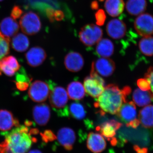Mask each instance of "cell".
<instances>
[{
  "mask_svg": "<svg viewBox=\"0 0 153 153\" xmlns=\"http://www.w3.org/2000/svg\"><path fill=\"white\" fill-rule=\"evenodd\" d=\"M131 92L128 86L120 89L118 85L110 84L105 87L104 90L94 103V107L100 109L102 115L105 113L117 114L123 103L127 101V97Z\"/></svg>",
  "mask_w": 153,
  "mask_h": 153,
  "instance_id": "1",
  "label": "cell"
},
{
  "mask_svg": "<svg viewBox=\"0 0 153 153\" xmlns=\"http://www.w3.org/2000/svg\"><path fill=\"white\" fill-rule=\"evenodd\" d=\"M38 132L37 129L29 131L25 126L16 127L6 135L4 140L0 143V153L27 152L36 140L32 134Z\"/></svg>",
  "mask_w": 153,
  "mask_h": 153,
  "instance_id": "2",
  "label": "cell"
},
{
  "mask_svg": "<svg viewBox=\"0 0 153 153\" xmlns=\"http://www.w3.org/2000/svg\"><path fill=\"white\" fill-rule=\"evenodd\" d=\"M49 102L57 114L63 116H68L67 106L68 96L66 89L60 86L52 87L49 95Z\"/></svg>",
  "mask_w": 153,
  "mask_h": 153,
  "instance_id": "3",
  "label": "cell"
},
{
  "mask_svg": "<svg viewBox=\"0 0 153 153\" xmlns=\"http://www.w3.org/2000/svg\"><path fill=\"white\" fill-rule=\"evenodd\" d=\"M116 114L118 117L128 127L136 128L140 125L136 107L133 102L127 101L123 103Z\"/></svg>",
  "mask_w": 153,
  "mask_h": 153,
  "instance_id": "4",
  "label": "cell"
},
{
  "mask_svg": "<svg viewBox=\"0 0 153 153\" xmlns=\"http://www.w3.org/2000/svg\"><path fill=\"white\" fill-rule=\"evenodd\" d=\"M105 85L103 78L93 70H91L90 76L84 79L83 86L85 91L93 98H97L101 95L104 90Z\"/></svg>",
  "mask_w": 153,
  "mask_h": 153,
  "instance_id": "5",
  "label": "cell"
},
{
  "mask_svg": "<svg viewBox=\"0 0 153 153\" xmlns=\"http://www.w3.org/2000/svg\"><path fill=\"white\" fill-rule=\"evenodd\" d=\"M103 33L101 28L94 24H88L83 26L79 33V40L87 47H91L100 41Z\"/></svg>",
  "mask_w": 153,
  "mask_h": 153,
  "instance_id": "6",
  "label": "cell"
},
{
  "mask_svg": "<svg viewBox=\"0 0 153 153\" xmlns=\"http://www.w3.org/2000/svg\"><path fill=\"white\" fill-rule=\"evenodd\" d=\"M20 27L22 32L29 36H33L41 30V23L37 14L30 11L23 15L20 20Z\"/></svg>",
  "mask_w": 153,
  "mask_h": 153,
  "instance_id": "7",
  "label": "cell"
},
{
  "mask_svg": "<svg viewBox=\"0 0 153 153\" xmlns=\"http://www.w3.org/2000/svg\"><path fill=\"white\" fill-rule=\"evenodd\" d=\"M51 87L47 82L37 80L30 85L28 95L35 102H42L46 101L49 97Z\"/></svg>",
  "mask_w": 153,
  "mask_h": 153,
  "instance_id": "8",
  "label": "cell"
},
{
  "mask_svg": "<svg viewBox=\"0 0 153 153\" xmlns=\"http://www.w3.org/2000/svg\"><path fill=\"white\" fill-rule=\"evenodd\" d=\"M134 27L137 33L143 37L153 35V16L149 13L139 15L135 20Z\"/></svg>",
  "mask_w": 153,
  "mask_h": 153,
  "instance_id": "9",
  "label": "cell"
},
{
  "mask_svg": "<svg viewBox=\"0 0 153 153\" xmlns=\"http://www.w3.org/2000/svg\"><path fill=\"white\" fill-rule=\"evenodd\" d=\"M115 68L113 60L108 57H102L92 62L91 70L100 76L108 77L113 74Z\"/></svg>",
  "mask_w": 153,
  "mask_h": 153,
  "instance_id": "10",
  "label": "cell"
},
{
  "mask_svg": "<svg viewBox=\"0 0 153 153\" xmlns=\"http://www.w3.org/2000/svg\"><path fill=\"white\" fill-rule=\"evenodd\" d=\"M122 125V124L115 120H110L98 126L96 128V130L100 132L102 135L110 141L111 144L114 146L117 143V140L115 137L117 131L119 129Z\"/></svg>",
  "mask_w": 153,
  "mask_h": 153,
  "instance_id": "11",
  "label": "cell"
},
{
  "mask_svg": "<svg viewBox=\"0 0 153 153\" xmlns=\"http://www.w3.org/2000/svg\"><path fill=\"white\" fill-rule=\"evenodd\" d=\"M47 55L43 48L39 47H33L25 54V57L28 65L31 67L40 66L46 60Z\"/></svg>",
  "mask_w": 153,
  "mask_h": 153,
  "instance_id": "12",
  "label": "cell"
},
{
  "mask_svg": "<svg viewBox=\"0 0 153 153\" xmlns=\"http://www.w3.org/2000/svg\"><path fill=\"white\" fill-rule=\"evenodd\" d=\"M57 138L61 146L67 151H71L76 140L75 132L68 127H63L57 132Z\"/></svg>",
  "mask_w": 153,
  "mask_h": 153,
  "instance_id": "13",
  "label": "cell"
},
{
  "mask_svg": "<svg viewBox=\"0 0 153 153\" xmlns=\"http://www.w3.org/2000/svg\"><path fill=\"white\" fill-rule=\"evenodd\" d=\"M33 119L38 125L43 126L49 122L51 117L50 107L46 103L37 105L33 109Z\"/></svg>",
  "mask_w": 153,
  "mask_h": 153,
  "instance_id": "14",
  "label": "cell"
},
{
  "mask_svg": "<svg viewBox=\"0 0 153 153\" xmlns=\"http://www.w3.org/2000/svg\"><path fill=\"white\" fill-rule=\"evenodd\" d=\"M64 65L66 69L71 72H78L83 68L84 60L82 55L76 52H69L64 59Z\"/></svg>",
  "mask_w": 153,
  "mask_h": 153,
  "instance_id": "15",
  "label": "cell"
},
{
  "mask_svg": "<svg viewBox=\"0 0 153 153\" xmlns=\"http://www.w3.org/2000/svg\"><path fill=\"white\" fill-rule=\"evenodd\" d=\"M106 30L108 35L111 38L119 39L125 36L126 26L123 21L118 19H114L108 22Z\"/></svg>",
  "mask_w": 153,
  "mask_h": 153,
  "instance_id": "16",
  "label": "cell"
},
{
  "mask_svg": "<svg viewBox=\"0 0 153 153\" xmlns=\"http://www.w3.org/2000/svg\"><path fill=\"white\" fill-rule=\"evenodd\" d=\"M88 149L94 153H100L105 150L106 143L104 138L100 134L90 132L88 135Z\"/></svg>",
  "mask_w": 153,
  "mask_h": 153,
  "instance_id": "17",
  "label": "cell"
},
{
  "mask_svg": "<svg viewBox=\"0 0 153 153\" xmlns=\"http://www.w3.org/2000/svg\"><path fill=\"white\" fill-rule=\"evenodd\" d=\"M20 67L18 60L14 56H6L0 59V70L7 76H13Z\"/></svg>",
  "mask_w": 153,
  "mask_h": 153,
  "instance_id": "18",
  "label": "cell"
},
{
  "mask_svg": "<svg viewBox=\"0 0 153 153\" xmlns=\"http://www.w3.org/2000/svg\"><path fill=\"white\" fill-rule=\"evenodd\" d=\"M19 126V121L7 110H0V131H8L14 126Z\"/></svg>",
  "mask_w": 153,
  "mask_h": 153,
  "instance_id": "19",
  "label": "cell"
},
{
  "mask_svg": "<svg viewBox=\"0 0 153 153\" xmlns=\"http://www.w3.org/2000/svg\"><path fill=\"white\" fill-rule=\"evenodd\" d=\"M19 29L18 22L12 17L4 18L0 23L1 32L4 36L9 38L16 35Z\"/></svg>",
  "mask_w": 153,
  "mask_h": 153,
  "instance_id": "20",
  "label": "cell"
},
{
  "mask_svg": "<svg viewBox=\"0 0 153 153\" xmlns=\"http://www.w3.org/2000/svg\"><path fill=\"white\" fill-rule=\"evenodd\" d=\"M133 100L138 106H146L153 101V93L149 90L143 91L140 88H136L133 94Z\"/></svg>",
  "mask_w": 153,
  "mask_h": 153,
  "instance_id": "21",
  "label": "cell"
},
{
  "mask_svg": "<svg viewBox=\"0 0 153 153\" xmlns=\"http://www.w3.org/2000/svg\"><path fill=\"white\" fill-rule=\"evenodd\" d=\"M114 47L112 41L107 38L101 39L96 48L97 54L102 57H109L113 54Z\"/></svg>",
  "mask_w": 153,
  "mask_h": 153,
  "instance_id": "22",
  "label": "cell"
},
{
  "mask_svg": "<svg viewBox=\"0 0 153 153\" xmlns=\"http://www.w3.org/2000/svg\"><path fill=\"white\" fill-rule=\"evenodd\" d=\"M68 97L72 100H81L85 96V90L82 83L79 81H73L67 86Z\"/></svg>",
  "mask_w": 153,
  "mask_h": 153,
  "instance_id": "23",
  "label": "cell"
},
{
  "mask_svg": "<svg viewBox=\"0 0 153 153\" xmlns=\"http://www.w3.org/2000/svg\"><path fill=\"white\" fill-rule=\"evenodd\" d=\"M147 6L146 0H128L126 9L132 16H139L146 11Z\"/></svg>",
  "mask_w": 153,
  "mask_h": 153,
  "instance_id": "24",
  "label": "cell"
},
{
  "mask_svg": "<svg viewBox=\"0 0 153 153\" xmlns=\"http://www.w3.org/2000/svg\"><path fill=\"white\" fill-rule=\"evenodd\" d=\"M107 13L111 16H118L123 13L125 7L123 0H106L104 4Z\"/></svg>",
  "mask_w": 153,
  "mask_h": 153,
  "instance_id": "25",
  "label": "cell"
},
{
  "mask_svg": "<svg viewBox=\"0 0 153 153\" xmlns=\"http://www.w3.org/2000/svg\"><path fill=\"white\" fill-rule=\"evenodd\" d=\"M140 123L146 128H153V105L145 107L140 111L139 114Z\"/></svg>",
  "mask_w": 153,
  "mask_h": 153,
  "instance_id": "26",
  "label": "cell"
},
{
  "mask_svg": "<svg viewBox=\"0 0 153 153\" xmlns=\"http://www.w3.org/2000/svg\"><path fill=\"white\" fill-rule=\"evenodd\" d=\"M30 46L29 38L25 34L19 33L13 36L12 41L13 49L18 52L27 51Z\"/></svg>",
  "mask_w": 153,
  "mask_h": 153,
  "instance_id": "27",
  "label": "cell"
},
{
  "mask_svg": "<svg viewBox=\"0 0 153 153\" xmlns=\"http://www.w3.org/2000/svg\"><path fill=\"white\" fill-rule=\"evenodd\" d=\"M68 114L78 120H82L85 117L86 111L84 106L78 102L71 103L68 107Z\"/></svg>",
  "mask_w": 153,
  "mask_h": 153,
  "instance_id": "28",
  "label": "cell"
},
{
  "mask_svg": "<svg viewBox=\"0 0 153 153\" xmlns=\"http://www.w3.org/2000/svg\"><path fill=\"white\" fill-rule=\"evenodd\" d=\"M139 47L140 52L146 56H153V37H144L140 40Z\"/></svg>",
  "mask_w": 153,
  "mask_h": 153,
  "instance_id": "29",
  "label": "cell"
},
{
  "mask_svg": "<svg viewBox=\"0 0 153 153\" xmlns=\"http://www.w3.org/2000/svg\"><path fill=\"white\" fill-rule=\"evenodd\" d=\"M10 38L0 32V59L6 57L10 53Z\"/></svg>",
  "mask_w": 153,
  "mask_h": 153,
  "instance_id": "30",
  "label": "cell"
},
{
  "mask_svg": "<svg viewBox=\"0 0 153 153\" xmlns=\"http://www.w3.org/2000/svg\"><path fill=\"white\" fill-rule=\"evenodd\" d=\"M95 18L97 25L102 26L104 25L106 19L105 12L102 9H100L95 13Z\"/></svg>",
  "mask_w": 153,
  "mask_h": 153,
  "instance_id": "31",
  "label": "cell"
},
{
  "mask_svg": "<svg viewBox=\"0 0 153 153\" xmlns=\"http://www.w3.org/2000/svg\"><path fill=\"white\" fill-rule=\"evenodd\" d=\"M42 139L45 142L53 141L57 139V137L51 130H47L45 131L43 133L41 134Z\"/></svg>",
  "mask_w": 153,
  "mask_h": 153,
  "instance_id": "32",
  "label": "cell"
},
{
  "mask_svg": "<svg viewBox=\"0 0 153 153\" xmlns=\"http://www.w3.org/2000/svg\"><path fill=\"white\" fill-rule=\"evenodd\" d=\"M137 84L140 89L143 91H148L151 89L149 82L146 79H139L137 82Z\"/></svg>",
  "mask_w": 153,
  "mask_h": 153,
  "instance_id": "33",
  "label": "cell"
},
{
  "mask_svg": "<svg viewBox=\"0 0 153 153\" xmlns=\"http://www.w3.org/2000/svg\"><path fill=\"white\" fill-rule=\"evenodd\" d=\"M23 13V11L20 7L18 6H15L11 11V16L13 19L16 20L22 16Z\"/></svg>",
  "mask_w": 153,
  "mask_h": 153,
  "instance_id": "34",
  "label": "cell"
},
{
  "mask_svg": "<svg viewBox=\"0 0 153 153\" xmlns=\"http://www.w3.org/2000/svg\"><path fill=\"white\" fill-rule=\"evenodd\" d=\"M145 79L149 82L151 89L153 93V67H150L145 74Z\"/></svg>",
  "mask_w": 153,
  "mask_h": 153,
  "instance_id": "35",
  "label": "cell"
},
{
  "mask_svg": "<svg viewBox=\"0 0 153 153\" xmlns=\"http://www.w3.org/2000/svg\"><path fill=\"white\" fill-rule=\"evenodd\" d=\"M55 10L52 8H48L46 10V15L51 22H54L55 21Z\"/></svg>",
  "mask_w": 153,
  "mask_h": 153,
  "instance_id": "36",
  "label": "cell"
},
{
  "mask_svg": "<svg viewBox=\"0 0 153 153\" xmlns=\"http://www.w3.org/2000/svg\"><path fill=\"white\" fill-rule=\"evenodd\" d=\"M64 18V14L62 11L57 10L55 11V19L57 21H61Z\"/></svg>",
  "mask_w": 153,
  "mask_h": 153,
  "instance_id": "37",
  "label": "cell"
},
{
  "mask_svg": "<svg viewBox=\"0 0 153 153\" xmlns=\"http://www.w3.org/2000/svg\"><path fill=\"white\" fill-rule=\"evenodd\" d=\"M134 149L136 151L137 153H147L146 149L145 148L141 149L138 146H135L134 147Z\"/></svg>",
  "mask_w": 153,
  "mask_h": 153,
  "instance_id": "38",
  "label": "cell"
},
{
  "mask_svg": "<svg viewBox=\"0 0 153 153\" xmlns=\"http://www.w3.org/2000/svg\"><path fill=\"white\" fill-rule=\"evenodd\" d=\"M91 8L93 10H96L98 9L99 7L98 3L97 1H93L91 4Z\"/></svg>",
  "mask_w": 153,
  "mask_h": 153,
  "instance_id": "39",
  "label": "cell"
},
{
  "mask_svg": "<svg viewBox=\"0 0 153 153\" xmlns=\"http://www.w3.org/2000/svg\"><path fill=\"white\" fill-rule=\"evenodd\" d=\"M27 153H43L41 151L39 150L38 149H34L32 150L29 151Z\"/></svg>",
  "mask_w": 153,
  "mask_h": 153,
  "instance_id": "40",
  "label": "cell"
},
{
  "mask_svg": "<svg viewBox=\"0 0 153 153\" xmlns=\"http://www.w3.org/2000/svg\"><path fill=\"white\" fill-rule=\"evenodd\" d=\"M3 0H0V2L2 1H3Z\"/></svg>",
  "mask_w": 153,
  "mask_h": 153,
  "instance_id": "41",
  "label": "cell"
},
{
  "mask_svg": "<svg viewBox=\"0 0 153 153\" xmlns=\"http://www.w3.org/2000/svg\"></svg>",
  "mask_w": 153,
  "mask_h": 153,
  "instance_id": "42",
  "label": "cell"
}]
</instances>
